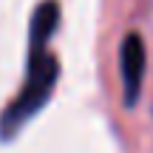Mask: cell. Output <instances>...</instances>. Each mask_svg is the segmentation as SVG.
Instances as JSON below:
<instances>
[{
	"label": "cell",
	"instance_id": "cell-1",
	"mask_svg": "<svg viewBox=\"0 0 153 153\" xmlns=\"http://www.w3.org/2000/svg\"><path fill=\"white\" fill-rule=\"evenodd\" d=\"M57 76H60L57 57L48 54V51H31L26 85H23V91L17 94V99L3 111V116H0V136L3 139L17 136V131H20V128L45 105V99L51 97V88H54Z\"/></svg>",
	"mask_w": 153,
	"mask_h": 153
},
{
	"label": "cell",
	"instance_id": "cell-2",
	"mask_svg": "<svg viewBox=\"0 0 153 153\" xmlns=\"http://www.w3.org/2000/svg\"><path fill=\"white\" fill-rule=\"evenodd\" d=\"M119 68H122V88H125V105H133L142 88L145 76V43L139 34H128L122 40L119 51Z\"/></svg>",
	"mask_w": 153,
	"mask_h": 153
},
{
	"label": "cell",
	"instance_id": "cell-3",
	"mask_svg": "<svg viewBox=\"0 0 153 153\" xmlns=\"http://www.w3.org/2000/svg\"><path fill=\"white\" fill-rule=\"evenodd\" d=\"M57 23H60V6L54 0L40 3L31 17V51H45V43L54 34Z\"/></svg>",
	"mask_w": 153,
	"mask_h": 153
}]
</instances>
